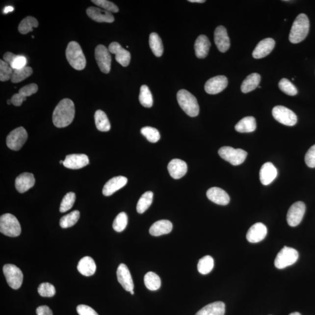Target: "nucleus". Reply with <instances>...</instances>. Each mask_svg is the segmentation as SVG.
Returning <instances> with one entry per match:
<instances>
[{"mask_svg":"<svg viewBox=\"0 0 315 315\" xmlns=\"http://www.w3.org/2000/svg\"><path fill=\"white\" fill-rule=\"evenodd\" d=\"M75 116V106L70 99H64L55 107L52 113V123L58 128L69 126Z\"/></svg>","mask_w":315,"mask_h":315,"instance_id":"1","label":"nucleus"},{"mask_svg":"<svg viewBox=\"0 0 315 315\" xmlns=\"http://www.w3.org/2000/svg\"><path fill=\"white\" fill-rule=\"evenodd\" d=\"M310 26V21L307 15H298L292 24L289 35V41L294 44L303 41L308 35Z\"/></svg>","mask_w":315,"mask_h":315,"instance_id":"2","label":"nucleus"},{"mask_svg":"<svg viewBox=\"0 0 315 315\" xmlns=\"http://www.w3.org/2000/svg\"><path fill=\"white\" fill-rule=\"evenodd\" d=\"M66 58L74 69L84 70L86 66V58L81 46L78 43L72 41L69 43L66 49Z\"/></svg>","mask_w":315,"mask_h":315,"instance_id":"3","label":"nucleus"},{"mask_svg":"<svg viewBox=\"0 0 315 315\" xmlns=\"http://www.w3.org/2000/svg\"><path fill=\"white\" fill-rule=\"evenodd\" d=\"M177 100L179 106L188 116L196 117L199 113V105L197 99L189 91L181 89L177 94Z\"/></svg>","mask_w":315,"mask_h":315,"instance_id":"4","label":"nucleus"},{"mask_svg":"<svg viewBox=\"0 0 315 315\" xmlns=\"http://www.w3.org/2000/svg\"><path fill=\"white\" fill-rule=\"evenodd\" d=\"M0 232L10 237L20 236L21 227L18 219L9 213L2 215L0 217Z\"/></svg>","mask_w":315,"mask_h":315,"instance_id":"5","label":"nucleus"},{"mask_svg":"<svg viewBox=\"0 0 315 315\" xmlns=\"http://www.w3.org/2000/svg\"><path fill=\"white\" fill-rule=\"evenodd\" d=\"M221 158L230 162L231 165L237 166L245 161L248 153L242 149H235L231 147H221L218 151Z\"/></svg>","mask_w":315,"mask_h":315,"instance_id":"6","label":"nucleus"},{"mask_svg":"<svg viewBox=\"0 0 315 315\" xmlns=\"http://www.w3.org/2000/svg\"><path fill=\"white\" fill-rule=\"evenodd\" d=\"M298 258L299 254L296 250L289 247H284L275 259V266L279 269H283L294 264Z\"/></svg>","mask_w":315,"mask_h":315,"instance_id":"7","label":"nucleus"},{"mask_svg":"<svg viewBox=\"0 0 315 315\" xmlns=\"http://www.w3.org/2000/svg\"><path fill=\"white\" fill-rule=\"evenodd\" d=\"M3 273L9 286L14 289L20 288L23 282V273L19 268L14 264H5Z\"/></svg>","mask_w":315,"mask_h":315,"instance_id":"8","label":"nucleus"},{"mask_svg":"<svg viewBox=\"0 0 315 315\" xmlns=\"http://www.w3.org/2000/svg\"><path fill=\"white\" fill-rule=\"evenodd\" d=\"M272 114L274 118L284 125L293 126L297 123V116L295 113L285 106H275Z\"/></svg>","mask_w":315,"mask_h":315,"instance_id":"9","label":"nucleus"},{"mask_svg":"<svg viewBox=\"0 0 315 315\" xmlns=\"http://www.w3.org/2000/svg\"><path fill=\"white\" fill-rule=\"evenodd\" d=\"M27 138L26 130L20 127L12 131L7 137V146L10 149L18 151L26 143Z\"/></svg>","mask_w":315,"mask_h":315,"instance_id":"10","label":"nucleus"},{"mask_svg":"<svg viewBox=\"0 0 315 315\" xmlns=\"http://www.w3.org/2000/svg\"><path fill=\"white\" fill-rule=\"evenodd\" d=\"M95 56L99 68L102 72L108 74L111 69V55L108 49L103 45L95 48Z\"/></svg>","mask_w":315,"mask_h":315,"instance_id":"11","label":"nucleus"},{"mask_svg":"<svg viewBox=\"0 0 315 315\" xmlns=\"http://www.w3.org/2000/svg\"><path fill=\"white\" fill-rule=\"evenodd\" d=\"M305 210V205L302 202H296L290 207L287 216V222L289 226L296 227L301 223L303 219Z\"/></svg>","mask_w":315,"mask_h":315,"instance_id":"12","label":"nucleus"},{"mask_svg":"<svg viewBox=\"0 0 315 315\" xmlns=\"http://www.w3.org/2000/svg\"><path fill=\"white\" fill-rule=\"evenodd\" d=\"M228 84V79L224 76H218L210 79L206 82L205 89L207 93L215 95L224 91Z\"/></svg>","mask_w":315,"mask_h":315,"instance_id":"13","label":"nucleus"},{"mask_svg":"<svg viewBox=\"0 0 315 315\" xmlns=\"http://www.w3.org/2000/svg\"><path fill=\"white\" fill-rule=\"evenodd\" d=\"M117 277L119 283L121 284L126 291L131 292L134 290V283L131 275L127 265L120 264L117 270Z\"/></svg>","mask_w":315,"mask_h":315,"instance_id":"14","label":"nucleus"},{"mask_svg":"<svg viewBox=\"0 0 315 315\" xmlns=\"http://www.w3.org/2000/svg\"><path fill=\"white\" fill-rule=\"evenodd\" d=\"M111 53L116 55V60L123 67L128 66L131 60L130 52L123 48L117 42L110 43L108 49Z\"/></svg>","mask_w":315,"mask_h":315,"instance_id":"15","label":"nucleus"},{"mask_svg":"<svg viewBox=\"0 0 315 315\" xmlns=\"http://www.w3.org/2000/svg\"><path fill=\"white\" fill-rule=\"evenodd\" d=\"M89 162L88 157L85 154H71L63 160V165L67 168L79 169L85 167Z\"/></svg>","mask_w":315,"mask_h":315,"instance_id":"16","label":"nucleus"},{"mask_svg":"<svg viewBox=\"0 0 315 315\" xmlns=\"http://www.w3.org/2000/svg\"><path fill=\"white\" fill-rule=\"evenodd\" d=\"M267 234V227L261 222H258L249 228L246 239L249 242L258 243L263 240Z\"/></svg>","mask_w":315,"mask_h":315,"instance_id":"17","label":"nucleus"},{"mask_svg":"<svg viewBox=\"0 0 315 315\" xmlns=\"http://www.w3.org/2000/svg\"><path fill=\"white\" fill-rule=\"evenodd\" d=\"M214 42L219 51L226 52L230 48V40L226 28L223 26L216 27L214 32Z\"/></svg>","mask_w":315,"mask_h":315,"instance_id":"18","label":"nucleus"},{"mask_svg":"<svg viewBox=\"0 0 315 315\" xmlns=\"http://www.w3.org/2000/svg\"><path fill=\"white\" fill-rule=\"evenodd\" d=\"M86 14L97 23H112L115 21V18L111 12L97 7H89L86 10Z\"/></svg>","mask_w":315,"mask_h":315,"instance_id":"19","label":"nucleus"},{"mask_svg":"<svg viewBox=\"0 0 315 315\" xmlns=\"http://www.w3.org/2000/svg\"><path fill=\"white\" fill-rule=\"evenodd\" d=\"M128 179L122 176L114 177L107 182L103 188V193L105 196H110L117 190L122 189L128 184Z\"/></svg>","mask_w":315,"mask_h":315,"instance_id":"20","label":"nucleus"},{"mask_svg":"<svg viewBox=\"0 0 315 315\" xmlns=\"http://www.w3.org/2000/svg\"><path fill=\"white\" fill-rule=\"evenodd\" d=\"M275 47V41L272 38H266L262 40L259 42L255 50L253 51L252 55L256 59L262 58L269 54Z\"/></svg>","mask_w":315,"mask_h":315,"instance_id":"21","label":"nucleus"},{"mask_svg":"<svg viewBox=\"0 0 315 315\" xmlns=\"http://www.w3.org/2000/svg\"><path fill=\"white\" fill-rule=\"evenodd\" d=\"M207 196L210 201L218 205L226 206L230 201V196L226 191L219 187L210 188L207 191Z\"/></svg>","mask_w":315,"mask_h":315,"instance_id":"22","label":"nucleus"},{"mask_svg":"<svg viewBox=\"0 0 315 315\" xmlns=\"http://www.w3.org/2000/svg\"><path fill=\"white\" fill-rule=\"evenodd\" d=\"M35 184V179L30 173H23L18 176L15 180V187L20 193L26 192L32 188Z\"/></svg>","mask_w":315,"mask_h":315,"instance_id":"23","label":"nucleus"},{"mask_svg":"<svg viewBox=\"0 0 315 315\" xmlns=\"http://www.w3.org/2000/svg\"><path fill=\"white\" fill-rule=\"evenodd\" d=\"M168 170L172 178L179 179L186 175L187 171V166L186 163L184 160L174 159L169 163Z\"/></svg>","mask_w":315,"mask_h":315,"instance_id":"24","label":"nucleus"},{"mask_svg":"<svg viewBox=\"0 0 315 315\" xmlns=\"http://www.w3.org/2000/svg\"><path fill=\"white\" fill-rule=\"evenodd\" d=\"M277 176V170L272 163L266 162L262 165L260 171V180L263 185L272 183Z\"/></svg>","mask_w":315,"mask_h":315,"instance_id":"25","label":"nucleus"},{"mask_svg":"<svg viewBox=\"0 0 315 315\" xmlns=\"http://www.w3.org/2000/svg\"><path fill=\"white\" fill-rule=\"evenodd\" d=\"M210 46L211 43L208 37L204 35H200L194 43V50L197 57L205 58L208 56Z\"/></svg>","mask_w":315,"mask_h":315,"instance_id":"26","label":"nucleus"},{"mask_svg":"<svg viewBox=\"0 0 315 315\" xmlns=\"http://www.w3.org/2000/svg\"><path fill=\"white\" fill-rule=\"evenodd\" d=\"M77 269L83 276L89 277L95 274L97 265L93 259L89 256H85L79 262Z\"/></svg>","mask_w":315,"mask_h":315,"instance_id":"27","label":"nucleus"},{"mask_svg":"<svg viewBox=\"0 0 315 315\" xmlns=\"http://www.w3.org/2000/svg\"><path fill=\"white\" fill-rule=\"evenodd\" d=\"M172 228L171 221L166 220L158 221L150 227V234L154 236H163L171 233Z\"/></svg>","mask_w":315,"mask_h":315,"instance_id":"28","label":"nucleus"},{"mask_svg":"<svg viewBox=\"0 0 315 315\" xmlns=\"http://www.w3.org/2000/svg\"><path fill=\"white\" fill-rule=\"evenodd\" d=\"M225 305L222 302H215L205 306L195 315H224Z\"/></svg>","mask_w":315,"mask_h":315,"instance_id":"29","label":"nucleus"},{"mask_svg":"<svg viewBox=\"0 0 315 315\" xmlns=\"http://www.w3.org/2000/svg\"><path fill=\"white\" fill-rule=\"evenodd\" d=\"M261 80L260 74L258 73L250 74L242 82L241 91L243 93H248V92L255 90L256 88L258 87Z\"/></svg>","mask_w":315,"mask_h":315,"instance_id":"30","label":"nucleus"},{"mask_svg":"<svg viewBox=\"0 0 315 315\" xmlns=\"http://www.w3.org/2000/svg\"><path fill=\"white\" fill-rule=\"evenodd\" d=\"M235 129L236 131L241 133L254 131L256 129V119L252 116L244 117L237 123Z\"/></svg>","mask_w":315,"mask_h":315,"instance_id":"31","label":"nucleus"},{"mask_svg":"<svg viewBox=\"0 0 315 315\" xmlns=\"http://www.w3.org/2000/svg\"><path fill=\"white\" fill-rule=\"evenodd\" d=\"M95 122L98 131L103 132L109 131L110 123L106 113L104 111L98 110L95 113Z\"/></svg>","mask_w":315,"mask_h":315,"instance_id":"32","label":"nucleus"},{"mask_svg":"<svg viewBox=\"0 0 315 315\" xmlns=\"http://www.w3.org/2000/svg\"><path fill=\"white\" fill-rule=\"evenodd\" d=\"M149 44L151 51L158 57L161 56L163 52V46L161 39L156 33L150 34Z\"/></svg>","mask_w":315,"mask_h":315,"instance_id":"33","label":"nucleus"},{"mask_svg":"<svg viewBox=\"0 0 315 315\" xmlns=\"http://www.w3.org/2000/svg\"><path fill=\"white\" fill-rule=\"evenodd\" d=\"M38 26V20L35 18L29 16L24 18L18 26V30L23 35H26L30 32H32L33 27H37Z\"/></svg>","mask_w":315,"mask_h":315,"instance_id":"34","label":"nucleus"},{"mask_svg":"<svg viewBox=\"0 0 315 315\" xmlns=\"http://www.w3.org/2000/svg\"><path fill=\"white\" fill-rule=\"evenodd\" d=\"M144 284L148 289L151 291H156L161 286V281L157 274L150 271L145 275Z\"/></svg>","mask_w":315,"mask_h":315,"instance_id":"35","label":"nucleus"},{"mask_svg":"<svg viewBox=\"0 0 315 315\" xmlns=\"http://www.w3.org/2000/svg\"><path fill=\"white\" fill-rule=\"evenodd\" d=\"M153 193L148 191L144 193L138 200L137 205V211L139 214H143L149 209L153 201Z\"/></svg>","mask_w":315,"mask_h":315,"instance_id":"36","label":"nucleus"},{"mask_svg":"<svg viewBox=\"0 0 315 315\" xmlns=\"http://www.w3.org/2000/svg\"><path fill=\"white\" fill-rule=\"evenodd\" d=\"M214 259L211 256H206L199 261L197 268L200 274L206 275L211 272L214 268Z\"/></svg>","mask_w":315,"mask_h":315,"instance_id":"37","label":"nucleus"},{"mask_svg":"<svg viewBox=\"0 0 315 315\" xmlns=\"http://www.w3.org/2000/svg\"><path fill=\"white\" fill-rule=\"evenodd\" d=\"M139 101H140L142 106L144 107H151L153 106V95L149 88L146 85L141 86Z\"/></svg>","mask_w":315,"mask_h":315,"instance_id":"38","label":"nucleus"},{"mask_svg":"<svg viewBox=\"0 0 315 315\" xmlns=\"http://www.w3.org/2000/svg\"><path fill=\"white\" fill-rule=\"evenodd\" d=\"M80 213L78 210H75L66 215L63 216L60 220V225L62 228L72 227L78 222Z\"/></svg>","mask_w":315,"mask_h":315,"instance_id":"39","label":"nucleus"},{"mask_svg":"<svg viewBox=\"0 0 315 315\" xmlns=\"http://www.w3.org/2000/svg\"><path fill=\"white\" fill-rule=\"evenodd\" d=\"M32 73L33 70L30 67H26L19 70H14V73L11 79V81L13 83L20 82L28 78Z\"/></svg>","mask_w":315,"mask_h":315,"instance_id":"40","label":"nucleus"},{"mask_svg":"<svg viewBox=\"0 0 315 315\" xmlns=\"http://www.w3.org/2000/svg\"><path fill=\"white\" fill-rule=\"evenodd\" d=\"M128 223V217L125 212L119 213L113 221V228L117 233H121L126 229Z\"/></svg>","mask_w":315,"mask_h":315,"instance_id":"41","label":"nucleus"},{"mask_svg":"<svg viewBox=\"0 0 315 315\" xmlns=\"http://www.w3.org/2000/svg\"><path fill=\"white\" fill-rule=\"evenodd\" d=\"M141 133L146 137L150 143H156L160 139V134L157 129L151 127H144L141 129Z\"/></svg>","mask_w":315,"mask_h":315,"instance_id":"42","label":"nucleus"},{"mask_svg":"<svg viewBox=\"0 0 315 315\" xmlns=\"http://www.w3.org/2000/svg\"><path fill=\"white\" fill-rule=\"evenodd\" d=\"M279 88L284 93L289 96H295L298 94V89L288 79H283L279 83Z\"/></svg>","mask_w":315,"mask_h":315,"instance_id":"43","label":"nucleus"},{"mask_svg":"<svg viewBox=\"0 0 315 315\" xmlns=\"http://www.w3.org/2000/svg\"><path fill=\"white\" fill-rule=\"evenodd\" d=\"M14 70L12 69L10 65L6 63L5 61L0 60V80L2 82L8 81L11 79Z\"/></svg>","mask_w":315,"mask_h":315,"instance_id":"44","label":"nucleus"},{"mask_svg":"<svg viewBox=\"0 0 315 315\" xmlns=\"http://www.w3.org/2000/svg\"><path fill=\"white\" fill-rule=\"evenodd\" d=\"M76 196L73 192L68 193L64 197L60 207V211L65 212L69 211L74 206L76 202Z\"/></svg>","mask_w":315,"mask_h":315,"instance_id":"45","label":"nucleus"},{"mask_svg":"<svg viewBox=\"0 0 315 315\" xmlns=\"http://www.w3.org/2000/svg\"><path fill=\"white\" fill-rule=\"evenodd\" d=\"M38 291L39 294L43 297H52L55 294V287L48 283L40 284Z\"/></svg>","mask_w":315,"mask_h":315,"instance_id":"46","label":"nucleus"},{"mask_svg":"<svg viewBox=\"0 0 315 315\" xmlns=\"http://www.w3.org/2000/svg\"><path fill=\"white\" fill-rule=\"evenodd\" d=\"M92 2L98 7H101L103 8V10L108 12H115V13L119 12L118 7L112 2L107 1V0H92Z\"/></svg>","mask_w":315,"mask_h":315,"instance_id":"47","label":"nucleus"},{"mask_svg":"<svg viewBox=\"0 0 315 315\" xmlns=\"http://www.w3.org/2000/svg\"><path fill=\"white\" fill-rule=\"evenodd\" d=\"M38 90V86L36 84H30L26 86H24V87L20 89L19 92L18 93L20 94L21 95H23L24 97H30L34 94H36L37 91Z\"/></svg>","mask_w":315,"mask_h":315,"instance_id":"48","label":"nucleus"},{"mask_svg":"<svg viewBox=\"0 0 315 315\" xmlns=\"http://www.w3.org/2000/svg\"><path fill=\"white\" fill-rule=\"evenodd\" d=\"M306 164L310 168H315V144L307 151L305 157Z\"/></svg>","mask_w":315,"mask_h":315,"instance_id":"49","label":"nucleus"},{"mask_svg":"<svg viewBox=\"0 0 315 315\" xmlns=\"http://www.w3.org/2000/svg\"><path fill=\"white\" fill-rule=\"evenodd\" d=\"M27 59L24 55H18L11 65L13 70H19L26 67Z\"/></svg>","mask_w":315,"mask_h":315,"instance_id":"50","label":"nucleus"},{"mask_svg":"<svg viewBox=\"0 0 315 315\" xmlns=\"http://www.w3.org/2000/svg\"><path fill=\"white\" fill-rule=\"evenodd\" d=\"M79 315H99L94 309L86 305H79L77 307Z\"/></svg>","mask_w":315,"mask_h":315,"instance_id":"51","label":"nucleus"},{"mask_svg":"<svg viewBox=\"0 0 315 315\" xmlns=\"http://www.w3.org/2000/svg\"><path fill=\"white\" fill-rule=\"evenodd\" d=\"M26 100V98L23 97L20 94H14L11 98V103L15 106H20L23 102Z\"/></svg>","mask_w":315,"mask_h":315,"instance_id":"52","label":"nucleus"},{"mask_svg":"<svg viewBox=\"0 0 315 315\" xmlns=\"http://www.w3.org/2000/svg\"><path fill=\"white\" fill-rule=\"evenodd\" d=\"M36 313L37 315H52L51 308L46 305L39 307L36 309Z\"/></svg>","mask_w":315,"mask_h":315,"instance_id":"53","label":"nucleus"},{"mask_svg":"<svg viewBox=\"0 0 315 315\" xmlns=\"http://www.w3.org/2000/svg\"><path fill=\"white\" fill-rule=\"evenodd\" d=\"M18 55L14 54L11 52H7L4 55V61L9 65H11L14 60L17 57Z\"/></svg>","mask_w":315,"mask_h":315,"instance_id":"54","label":"nucleus"},{"mask_svg":"<svg viewBox=\"0 0 315 315\" xmlns=\"http://www.w3.org/2000/svg\"><path fill=\"white\" fill-rule=\"evenodd\" d=\"M14 10V8L13 7H11V6H8V7H6L4 9V10H3V13L7 14V13H9V12L13 11Z\"/></svg>","mask_w":315,"mask_h":315,"instance_id":"55","label":"nucleus"},{"mask_svg":"<svg viewBox=\"0 0 315 315\" xmlns=\"http://www.w3.org/2000/svg\"><path fill=\"white\" fill-rule=\"evenodd\" d=\"M190 2H197V3H204L205 2V0H189L188 1Z\"/></svg>","mask_w":315,"mask_h":315,"instance_id":"56","label":"nucleus"},{"mask_svg":"<svg viewBox=\"0 0 315 315\" xmlns=\"http://www.w3.org/2000/svg\"><path fill=\"white\" fill-rule=\"evenodd\" d=\"M289 315H301L299 313H291V314H289Z\"/></svg>","mask_w":315,"mask_h":315,"instance_id":"57","label":"nucleus"},{"mask_svg":"<svg viewBox=\"0 0 315 315\" xmlns=\"http://www.w3.org/2000/svg\"><path fill=\"white\" fill-rule=\"evenodd\" d=\"M7 104H8V105H10V104H12V103H11V100H8V101H7Z\"/></svg>","mask_w":315,"mask_h":315,"instance_id":"58","label":"nucleus"},{"mask_svg":"<svg viewBox=\"0 0 315 315\" xmlns=\"http://www.w3.org/2000/svg\"><path fill=\"white\" fill-rule=\"evenodd\" d=\"M131 295H134V290H132V291H131Z\"/></svg>","mask_w":315,"mask_h":315,"instance_id":"59","label":"nucleus"},{"mask_svg":"<svg viewBox=\"0 0 315 315\" xmlns=\"http://www.w3.org/2000/svg\"><path fill=\"white\" fill-rule=\"evenodd\" d=\"M60 164H63V160H60Z\"/></svg>","mask_w":315,"mask_h":315,"instance_id":"60","label":"nucleus"}]
</instances>
